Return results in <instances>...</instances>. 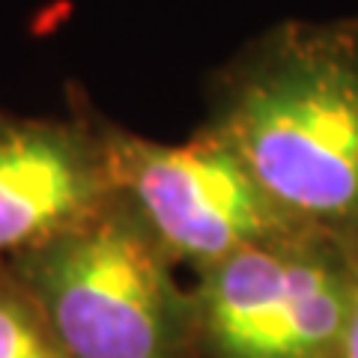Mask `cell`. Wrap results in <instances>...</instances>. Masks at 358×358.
Masks as SVG:
<instances>
[{
  "label": "cell",
  "instance_id": "7a4b0ae2",
  "mask_svg": "<svg viewBox=\"0 0 358 358\" xmlns=\"http://www.w3.org/2000/svg\"><path fill=\"white\" fill-rule=\"evenodd\" d=\"M63 358H192V287L120 194L69 233L0 260Z\"/></svg>",
  "mask_w": 358,
  "mask_h": 358
},
{
  "label": "cell",
  "instance_id": "52a82bcc",
  "mask_svg": "<svg viewBox=\"0 0 358 358\" xmlns=\"http://www.w3.org/2000/svg\"><path fill=\"white\" fill-rule=\"evenodd\" d=\"M331 358H358V275H355V287H352L350 310H346L341 338H338V346H334Z\"/></svg>",
  "mask_w": 358,
  "mask_h": 358
},
{
  "label": "cell",
  "instance_id": "6da1fadb",
  "mask_svg": "<svg viewBox=\"0 0 358 358\" xmlns=\"http://www.w3.org/2000/svg\"><path fill=\"white\" fill-rule=\"evenodd\" d=\"M203 129L296 227L358 245V18L254 39L218 72Z\"/></svg>",
  "mask_w": 358,
  "mask_h": 358
},
{
  "label": "cell",
  "instance_id": "3957f363",
  "mask_svg": "<svg viewBox=\"0 0 358 358\" xmlns=\"http://www.w3.org/2000/svg\"><path fill=\"white\" fill-rule=\"evenodd\" d=\"M358 245L293 230L197 272L192 358H331Z\"/></svg>",
  "mask_w": 358,
  "mask_h": 358
},
{
  "label": "cell",
  "instance_id": "8992f818",
  "mask_svg": "<svg viewBox=\"0 0 358 358\" xmlns=\"http://www.w3.org/2000/svg\"><path fill=\"white\" fill-rule=\"evenodd\" d=\"M0 358H63L27 293L0 263Z\"/></svg>",
  "mask_w": 358,
  "mask_h": 358
},
{
  "label": "cell",
  "instance_id": "5b68a950",
  "mask_svg": "<svg viewBox=\"0 0 358 358\" xmlns=\"http://www.w3.org/2000/svg\"><path fill=\"white\" fill-rule=\"evenodd\" d=\"M114 197L99 120L0 114V260L63 236Z\"/></svg>",
  "mask_w": 358,
  "mask_h": 358
},
{
  "label": "cell",
  "instance_id": "277c9868",
  "mask_svg": "<svg viewBox=\"0 0 358 358\" xmlns=\"http://www.w3.org/2000/svg\"><path fill=\"white\" fill-rule=\"evenodd\" d=\"M117 194L155 245L194 275L254 245L301 230L218 134L159 143L102 122Z\"/></svg>",
  "mask_w": 358,
  "mask_h": 358
}]
</instances>
